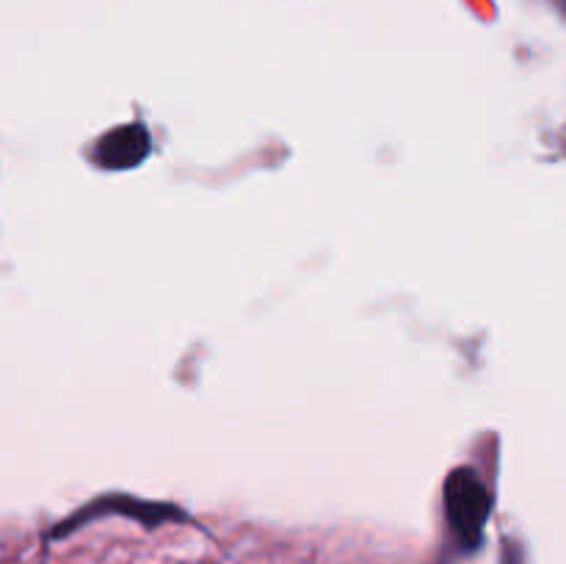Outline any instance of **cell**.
I'll use <instances>...</instances> for the list:
<instances>
[{
  "instance_id": "cell-2",
  "label": "cell",
  "mask_w": 566,
  "mask_h": 564,
  "mask_svg": "<svg viewBox=\"0 0 566 564\" xmlns=\"http://www.w3.org/2000/svg\"><path fill=\"white\" fill-rule=\"evenodd\" d=\"M149 136L142 125H125L119 130L108 133L103 142L97 144V160L108 169H122V166H133L147 155Z\"/></svg>"
},
{
  "instance_id": "cell-1",
  "label": "cell",
  "mask_w": 566,
  "mask_h": 564,
  "mask_svg": "<svg viewBox=\"0 0 566 564\" xmlns=\"http://www.w3.org/2000/svg\"><path fill=\"white\" fill-rule=\"evenodd\" d=\"M492 498L479 473L470 468L453 470L446 484V514L453 536L464 551H475L484 540Z\"/></svg>"
}]
</instances>
